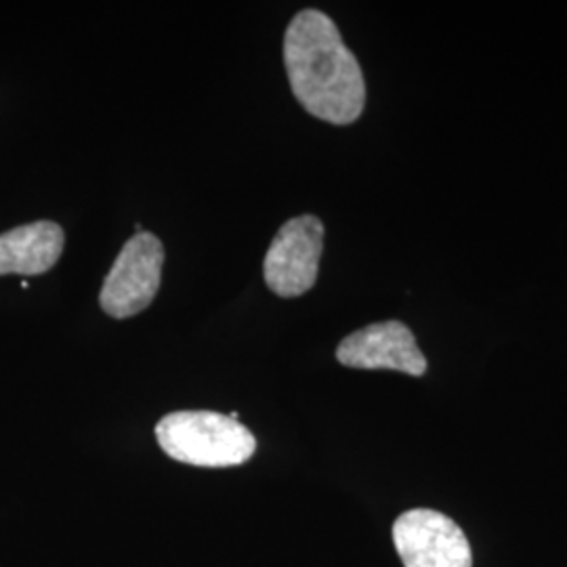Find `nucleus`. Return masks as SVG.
Instances as JSON below:
<instances>
[{"label": "nucleus", "instance_id": "nucleus-2", "mask_svg": "<svg viewBox=\"0 0 567 567\" xmlns=\"http://www.w3.org/2000/svg\"><path fill=\"white\" fill-rule=\"evenodd\" d=\"M156 440L173 461L183 465H244L257 450L255 435L227 414L208 410H179L156 425Z\"/></svg>", "mask_w": 567, "mask_h": 567}, {"label": "nucleus", "instance_id": "nucleus-4", "mask_svg": "<svg viewBox=\"0 0 567 567\" xmlns=\"http://www.w3.org/2000/svg\"><path fill=\"white\" fill-rule=\"evenodd\" d=\"M324 248V225L313 215H301L280 227L265 255V282L284 299L301 297L318 280Z\"/></svg>", "mask_w": 567, "mask_h": 567}, {"label": "nucleus", "instance_id": "nucleus-5", "mask_svg": "<svg viewBox=\"0 0 567 567\" xmlns=\"http://www.w3.org/2000/svg\"><path fill=\"white\" fill-rule=\"evenodd\" d=\"M393 543L404 567H473L465 532L431 508L402 513L393 524Z\"/></svg>", "mask_w": 567, "mask_h": 567}, {"label": "nucleus", "instance_id": "nucleus-3", "mask_svg": "<svg viewBox=\"0 0 567 567\" xmlns=\"http://www.w3.org/2000/svg\"><path fill=\"white\" fill-rule=\"evenodd\" d=\"M164 246L154 234L137 231L122 246L103 280L100 305L110 318L126 320L154 301L163 280Z\"/></svg>", "mask_w": 567, "mask_h": 567}, {"label": "nucleus", "instance_id": "nucleus-1", "mask_svg": "<svg viewBox=\"0 0 567 567\" xmlns=\"http://www.w3.org/2000/svg\"><path fill=\"white\" fill-rule=\"evenodd\" d=\"M284 63L297 102L311 116L339 126L360 118L364 74L326 13L305 9L295 16L284 34Z\"/></svg>", "mask_w": 567, "mask_h": 567}, {"label": "nucleus", "instance_id": "nucleus-7", "mask_svg": "<svg viewBox=\"0 0 567 567\" xmlns=\"http://www.w3.org/2000/svg\"><path fill=\"white\" fill-rule=\"evenodd\" d=\"M63 229L53 221L20 225L0 234V276H41L60 261Z\"/></svg>", "mask_w": 567, "mask_h": 567}, {"label": "nucleus", "instance_id": "nucleus-6", "mask_svg": "<svg viewBox=\"0 0 567 567\" xmlns=\"http://www.w3.org/2000/svg\"><path fill=\"white\" fill-rule=\"evenodd\" d=\"M337 360L360 370H398L410 377L426 372V358L412 330L402 322H379L355 330L337 347Z\"/></svg>", "mask_w": 567, "mask_h": 567}]
</instances>
